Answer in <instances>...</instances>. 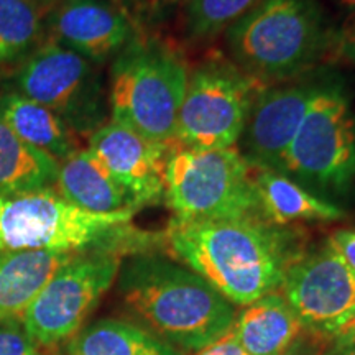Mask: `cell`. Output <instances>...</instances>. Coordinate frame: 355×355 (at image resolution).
Listing matches in <instances>:
<instances>
[{
	"instance_id": "obj_24",
	"label": "cell",
	"mask_w": 355,
	"mask_h": 355,
	"mask_svg": "<svg viewBox=\"0 0 355 355\" xmlns=\"http://www.w3.org/2000/svg\"><path fill=\"white\" fill-rule=\"evenodd\" d=\"M0 355H40L20 319L0 321Z\"/></svg>"
},
{
	"instance_id": "obj_8",
	"label": "cell",
	"mask_w": 355,
	"mask_h": 355,
	"mask_svg": "<svg viewBox=\"0 0 355 355\" xmlns=\"http://www.w3.org/2000/svg\"><path fill=\"white\" fill-rule=\"evenodd\" d=\"M15 89L55 112L79 137L107 123L109 99L92 61L46 40L15 73Z\"/></svg>"
},
{
	"instance_id": "obj_10",
	"label": "cell",
	"mask_w": 355,
	"mask_h": 355,
	"mask_svg": "<svg viewBox=\"0 0 355 355\" xmlns=\"http://www.w3.org/2000/svg\"><path fill=\"white\" fill-rule=\"evenodd\" d=\"M121 257L99 248L66 261L21 314L20 322L33 343L51 347L76 336L84 319L119 277Z\"/></svg>"
},
{
	"instance_id": "obj_31",
	"label": "cell",
	"mask_w": 355,
	"mask_h": 355,
	"mask_svg": "<svg viewBox=\"0 0 355 355\" xmlns=\"http://www.w3.org/2000/svg\"><path fill=\"white\" fill-rule=\"evenodd\" d=\"M33 2H38V3H44V6H53L55 3V0H33Z\"/></svg>"
},
{
	"instance_id": "obj_30",
	"label": "cell",
	"mask_w": 355,
	"mask_h": 355,
	"mask_svg": "<svg viewBox=\"0 0 355 355\" xmlns=\"http://www.w3.org/2000/svg\"><path fill=\"white\" fill-rule=\"evenodd\" d=\"M337 2H339L343 7L349 8V10L355 12V0H337Z\"/></svg>"
},
{
	"instance_id": "obj_21",
	"label": "cell",
	"mask_w": 355,
	"mask_h": 355,
	"mask_svg": "<svg viewBox=\"0 0 355 355\" xmlns=\"http://www.w3.org/2000/svg\"><path fill=\"white\" fill-rule=\"evenodd\" d=\"M68 355H181L165 340L122 319H101L71 337Z\"/></svg>"
},
{
	"instance_id": "obj_29",
	"label": "cell",
	"mask_w": 355,
	"mask_h": 355,
	"mask_svg": "<svg viewBox=\"0 0 355 355\" xmlns=\"http://www.w3.org/2000/svg\"><path fill=\"white\" fill-rule=\"evenodd\" d=\"M337 337H355V319L350 324H347Z\"/></svg>"
},
{
	"instance_id": "obj_28",
	"label": "cell",
	"mask_w": 355,
	"mask_h": 355,
	"mask_svg": "<svg viewBox=\"0 0 355 355\" xmlns=\"http://www.w3.org/2000/svg\"><path fill=\"white\" fill-rule=\"evenodd\" d=\"M337 343L324 355H355V337H337Z\"/></svg>"
},
{
	"instance_id": "obj_26",
	"label": "cell",
	"mask_w": 355,
	"mask_h": 355,
	"mask_svg": "<svg viewBox=\"0 0 355 355\" xmlns=\"http://www.w3.org/2000/svg\"><path fill=\"white\" fill-rule=\"evenodd\" d=\"M327 243L355 272V229H340L331 235Z\"/></svg>"
},
{
	"instance_id": "obj_7",
	"label": "cell",
	"mask_w": 355,
	"mask_h": 355,
	"mask_svg": "<svg viewBox=\"0 0 355 355\" xmlns=\"http://www.w3.org/2000/svg\"><path fill=\"white\" fill-rule=\"evenodd\" d=\"M283 173L324 194L347 193L355 180V119L344 86L318 83Z\"/></svg>"
},
{
	"instance_id": "obj_12",
	"label": "cell",
	"mask_w": 355,
	"mask_h": 355,
	"mask_svg": "<svg viewBox=\"0 0 355 355\" xmlns=\"http://www.w3.org/2000/svg\"><path fill=\"white\" fill-rule=\"evenodd\" d=\"M318 83H286L255 96L243 128V157L254 170L283 173L285 158L300 130Z\"/></svg>"
},
{
	"instance_id": "obj_4",
	"label": "cell",
	"mask_w": 355,
	"mask_h": 355,
	"mask_svg": "<svg viewBox=\"0 0 355 355\" xmlns=\"http://www.w3.org/2000/svg\"><path fill=\"white\" fill-rule=\"evenodd\" d=\"M135 211H84L55 189L0 194V252L51 250L81 254L112 250L122 255Z\"/></svg>"
},
{
	"instance_id": "obj_19",
	"label": "cell",
	"mask_w": 355,
	"mask_h": 355,
	"mask_svg": "<svg viewBox=\"0 0 355 355\" xmlns=\"http://www.w3.org/2000/svg\"><path fill=\"white\" fill-rule=\"evenodd\" d=\"M254 183L263 219L279 227L291 222L337 220L344 212L327 201L314 196L285 173L272 170H254Z\"/></svg>"
},
{
	"instance_id": "obj_17",
	"label": "cell",
	"mask_w": 355,
	"mask_h": 355,
	"mask_svg": "<svg viewBox=\"0 0 355 355\" xmlns=\"http://www.w3.org/2000/svg\"><path fill=\"white\" fill-rule=\"evenodd\" d=\"M76 254L0 252V321L20 319L53 275Z\"/></svg>"
},
{
	"instance_id": "obj_23",
	"label": "cell",
	"mask_w": 355,
	"mask_h": 355,
	"mask_svg": "<svg viewBox=\"0 0 355 355\" xmlns=\"http://www.w3.org/2000/svg\"><path fill=\"white\" fill-rule=\"evenodd\" d=\"M261 0H183L186 32L204 40L229 30Z\"/></svg>"
},
{
	"instance_id": "obj_9",
	"label": "cell",
	"mask_w": 355,
	"mask_h": 355,
	"mask_svg": "<svg viewBox=\"0 0 355 355\" xmlns=\"http://www.w3.org/2000/svg\"><path fill=\"white\" fill-rule=\"evenodd\" d=\"M255 99V79L237 66L212 58L189 74L178 112L175 145L188 148H234Z\"/></svg>"
},
{
	"instance_id": "obj_32",
	"label": "cell",
	"mask_w": 355,
	"mask_h": 355,
	"mask_svg": "<svg viewBox=\"0 0 355 355\" xmlns=\"http://www.w3.org/2000/svg\"><path fill=\"white\" fill-rule=\"evenodd\" d=\"M119 2H123V3H137V2H141V0H119Z\"/></svg>"
},
{
	"instance_id": "obj_16",
	"label": "cell",
	"mask_w": 355,
	"mask_h": 355,
	"mask_svg": "<svg viewBox=\"0 0 355 355\" xmlns=\"http://www.w3.org/2000/svg\"><path fill=\"white\" fill-rule=\"evenodd\" d=\"M232 331L248 355H291L304 326L279 293H270L235 316Z\"/></svg>"
},
{
	"instance_id": "obj_14",
	"label": "cell",
	"mask_w": 355,
	"mask_h": 355,
	"mask_svg": "<svg viewBox=\"0 0 355 355\" xmlns=\"http://www.w3.org/2000/svg\"><path fill=\"white\" fill-rule=\"evenodd\" d=\"M46 33L94 64L114 60L135 38L128 17L110 0H55Z\"/></svg>"
},
{
	"instance_id": "obj_6",
	"label": "cell",
	"mask_w": 355,
	"mask_h": 355,
	"mask_svg": "<svg viewBox=\"0 0 355 355\" xmlns=\"http://www.w3.org/2000/svg\"><path fill=\"white\" fill-rule=\"evenodd\" d=\"M165 199L173 220L263 217L254 168L237 148L173 145L165 165Z\"/></svg>"
},
{
	"instance_id": "obj_15",
	"label": "cell",
	"mask_w": 355,
	"mask_h": 355,
	"mask_svg": "<svg viewBox=\"0 0 355 355\" xmlns=\"http://www.w3.org/2000/svg\"><path fill=\"white\" fill-rule=\"evenodd\" d=\"M53 189L73 206L97 214L139 209L130 194L87 148L60 163Z\"/></svg>"
},
{
	"instance_id": "obj_20",
	"label": "cell",
	"mask_w": 355,
	"mask_h": 355,
	"mask_svg": "<svg viewBox=\"0 0 355 355\" xmlns=\"http://www.w3.org/2000/svg\"><path fill=\"white\" fill-rule=\"evenodd\" d=\"M60 163L24 140L0 119V194L55 188Z\"/></svg>"
},
{
	"instance_id": "obj_11",
	"label": "cell",
	"mask_w": 355,
	"mask_h": 355,
	"mask_svg": "<svg viewBox=\"0 0 355 355\" xmlns=\"http://www.w3.org/2000/svg\"><path fill=\"white\" fill-rule=\"evenodd\" d=\"M279 288L314 334L337 337L355 319V272L329 243L296 257Z\"/></svg>"
},
{
	"instance_id": "obj_2",
	"label": "cell",
	"mask_w": 355,
	"mask_h": 355,
	"mask_svg": "<svg viewBox=\"0 0 355 355\" xmlns=\"http://www.w3.org/2000/svg\"><path fill=\"white\" fill-rule=\"evenodd\" d=\"M119 273L123 303L173 347L199 352L232 329L234 304L183 265L137 255Z\"/></svg>"
},
{
	"instance_id": "obj_18",
	"label": "cell",
	"mask_w": 355,
	"mask_h": 355,
	"mask_svg": "<svg viewBox=\"0 0 355 355\" xmlns=\"http://www.w3.org/2000/svg\"><path fill=\"white\" fill-rule=\"evenodd\" d=\"M0 119L25 144L50 155L58 163L78 153V135L55 112L15 89L0 94Z\"/></svg>"
},
{
	"instance_id": "obj_1",
	"label": "cell",
	"mask_w": 355,
	"mask_h": 355,
	"mask_svg": "<svg viewBox=\"0 0 355 355\" xmlns=\"http://www.w3.org/2000/svg\"><path fill=\"white\" fill-rule=\"evenodd\" d=\"M166 243L173 257L237 306L277 291L301 254L291 230L263 217L171 220Z\"/></svg>"
},
{
	"instance_id": "obj_13",
	"label": "cell",
	"mask_w": 355,
	"mask_h": 355,
	"mask_svg": "<svg viewBox=\"0 0 355 355\" xmlns=\"http://www.w3.org/2000/svg\"><path fill=\"white\" fill-rule=\"evenodd\" d=\"M87 150L130 194L137 207L159 202L165 196L170 145L157 144L110 121L89 137Z\"/></svg>"
},
{
	"instance_id": "obj_22",
	"label": "cell",
	"mask_w": 355,
	"mask_h": 355,
	"mask_svg": "<svg viewBox=\"0 0 355 355\" xmlns=\"http://www.w3.org/2000/svg\"><path fill=\"white\" fill-rule=\"evenodd\" d=\"M50 8L33 0H0V73L19 69L42 46Z\"/></svg>"
},
{
	"instance_id": "obj_3",
	"label": "cell",
	"mask_w": 355,
	"mask_h": 355,
	"mask_svg": "<svg viewBox=\"0 0 355 355\" xmlns=\"http://www.w3.org/2000/svg\"><path fill=\"white\" fill-rule=\"evenodd\" d=\"M332 33L318 0H261L227 30V43L252 79L286 81L329 55Z\"/></svg>"
},
{
	"instance_id": "obj_25",
	"label": "cell",
	"mask_w": 355,
	"mask_h": 355,
	"mask_svg": "<svg viewBox=\"0 0 355 355\" xmlns=\"http://www.w3.org/2000/svg\"><path fill=\"white\" fill-rule=\"evenodd\" d=\"M334 60L355 66V15L332 33L329 55Z\"/></svg>"
},
{
	"instance_id": "obj_27",
	"label": "cell",
	"mask_w": 355,
	"mask_h": 355,
	"mask_svg": "<svg viewBox=\"0 0 355 355\" xmlns=\"http://www.w3.org/2000/svg\"><path fill=\"white\" fill-rule=\"evenodd\" d=\"M196 355H248V354L243 350L241 343L237 340L234 331L230 329L227 334L222 336L219 340H216V343L207 345V347L201 349Z\"/></svg>"
},
{
	"instance_id": "obj_5",
	"label": "cell",
	"mask_w": 355,
	"mask_h": 355,
	"mask_svg": "<svg viewBox=\"0 0 355 355\" xmlns=\"http://www.w3.org/2000/svg\"><path fill=\"white\" fill-rule=\"evenodd\" d=\"M188 78L175 53L153 40L133 38L110 66V121L173 146Z\"/></svg>"
}]
</instances>
